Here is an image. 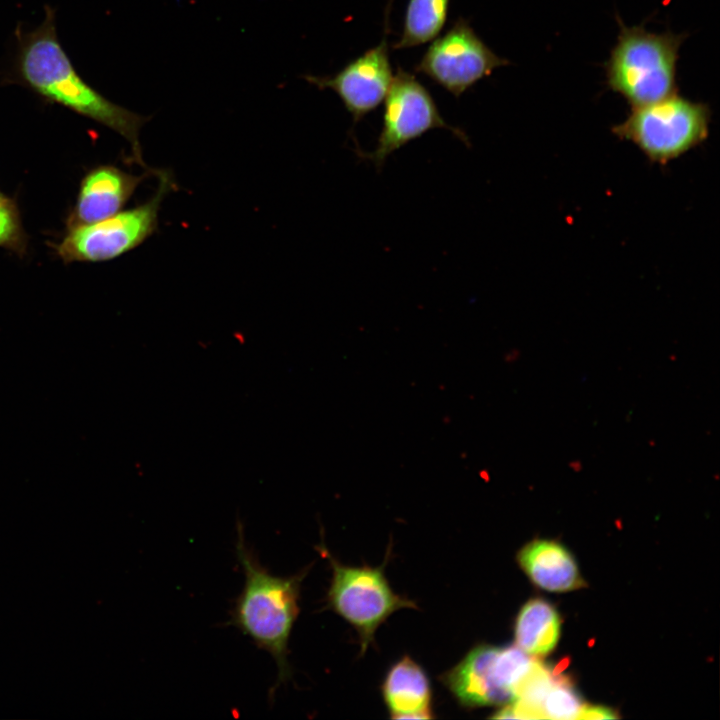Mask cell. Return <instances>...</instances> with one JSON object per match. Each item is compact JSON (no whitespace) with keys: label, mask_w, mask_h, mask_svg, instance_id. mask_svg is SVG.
Returning <instances> with one entry per match:
<instances>
[{"label":"cell","mask_w":720,"mask_h":720,"mask_svg":"<svg viewBox=\"0 0 720 720\" xmlns=\"http://www.w3.org/2000/svg\"><path fill=\"white\" fill-rule=\"evenodd\" d=\"M15 36L16 53L6 80L118 133L130 144L135 161L145 166L139 132L151 117L110 101L79 75L59 41L55 9L47 5L39 26L26 31L18 25Z\"/></svg>","instance_id":"6da1fadb"},{"label":"cell","mask_w":720,"mask_h":720,"mask_svg":"<svg viewBox=\"0 0 720 720\" xmlns=\"http://www.w3.org/2000/svg\"><path fill=\"white\" fill-rule=\"evenodd\" d=\"M237 559L244 572V586L235 599L229 625L236 627L277 665L274 691L291 679L289 640L300 612L301 584L308 568L292 576L270 573L246 545L241 522H237Z\"/></svg>","instance_id":"7a4b0ae2"},{"label":"cell","mask_w":720,"mask_h":720,"mask_svg":"<svg viewBox=\"0 0 720 720\" xmlns=\"http://www.w3.org/2000/svg\"><path fill=\"white\" fill-rule=\"evenodd\" d=\"M618 22L617 41L604 65L608 88L631 107L678 93L679 50L688 35L654 33L643 25L627 27L619 18Z\"/></svg>","instance_id":"3957f363"},{"label":"cell","mask_w":720,"mask_h":720,"mask_svg":"<svg viewBox=\"0 0 720 720\" xmlns=\"http://www.w3.org/2000/svg\"><path fill=\"white\" fill-rule=\"evenodd\" d=\"M710 122L711 109L706 103L676 93L631 107L612 132L634 144L650 162L666 165L702 144L709 135Z\"/></svg>","instance_id":"277c9868"},{"label":"cell","mask_w":720,"mask_h":720,"mask_svg":"<svg viewBox=\"0 0 720 720\" xmlns=\"http://www.w3.org/2000/svg\"><path fill=\"white\" fill-rule=\"evenodd\" d=\"M159 183L154 195L131 209L121 210L102 220L66 229L55 245L57 256L66 264L113 260L135 249L158 228V214L175 181L167 170H156Z\"/></svg>","instance_id":"5b68a950"},{"label":"cell","mask_w":720,"mask_h":720,"mask_svg":"<svg viewBox=\"0 0 720 720\" xmlns=\"http://www.w3.org/2000/svg\"><path fill=\"white\" fill-rule=\"evenodd\" d=\"M317 550L332 569L327 607L355 628L361 654L373 643L379 626L395 611L416 607L412 600L393 591L384 573V563L378 567L348 566L336 560L323 543Z\"/></svg>","instance_id":"8992f818"},{"label":"cell","mask_w":720,"mask_h":720,"mask_svg":"<svg viewBox=\"0 0 720 720\" xmlns=\"http://www.w3.org/2000/svg\"><path fill=\"white\" fill-rule=\"evenodd\" d=\"M533 660L517 646L478 644L440 679L463 707L504 706L515 699Z\"/></svg>","instance_id":"52a82bcc"},{"label":"cell","mask_w":720,"mask_h":720,"mask_svg":"<svg viewBox=\"0 0 720 720\" xmlns=\"http://www.w3.org/2000/svg\"><path fill=\"white\" fill-rule=\"evenodd\" d=\"M446 129L469 144L466 134L449 125L441 116L429 93L413 74L398 67L385 96L383 123L372 152L359 155L379 169L387 157L409 142L433 129Z\"/></svg>","instance_id":"ba28073f"},{"label":"cell","mask_w":720,"mask_h":720,"mask_svg":"<svg viewBox=\"0 0 720 720\" xmlns=\"http://www.w3.org/2000/svg\"><path fill=\"white\" fill-rule=\"evenodd\" d=\"M509 61L495 54L467 20L459 18L428 47L415 70L455 97Z\"/></svg>","instance_id":"9c48e42d"},{"label":"cell","mask_w":720,"mask_h":720,"mask_svg":"<svg viewBox=\"0 0 720 720\" xmlns=\"http://www.w3.org/2000/svg\"><path fill=\"white\" fill-rule=\"evenodd\" d=\"M381 42L349 62L333 76L304 75L319 89H331L342 100L354 122L363 119L385 99L393 79L388 53L387 17Z\"/></svg>","instance_id":"30bf717a"},{"label":"cell","mask_w":720,"mask_h":720,"mask_svg":"<svg viewBox=\"0 0 720 720\" xmlns=\"http://www.w3.org/2000/svg\"><path fill=\"white\" fill-rule=\"evenodd\" d=\"M153 171L134 175L111 164L92 167L80 181L75 202L66 218V229L93 223L121 211Z\"/></svg>","instance_id":"8fae6325"},{"label":"cell","mask_w":720,"mask_h":720,"mask_svg":"<svg viewBox=\"0 0 720 720\" xmlns=\"http://www.w3.org/2000/svg\"><path fill=\"white\" fill-rule=\"evenodd\" d=\"M517 562L529 579L549 592H567L584 587L572 554L560 543L535 539L523 546Z\"/></svg>","instance_id":"7c38bea8"},{"label":"cell","mask_w":720,"mask_h":720,"mask_svg":"<svg viewBox=\"0 0 720 720\" xmlns=\"http://www.w3.org/2000/svg\"><path fill=\"white\" fill-rule=\"evenodd\" d=\"M384 702L395 719L433 717L432 688L425 670L409 656L395 662L381 686Z\"/></svg>","instance_id":"4fadbf2b"},{"label":"cell","mask_w":720,"mask_h":720,"mask_svg":"<svg viewBox=\"0 0 720 720\" xmlns=\"http://www.w3.org/2000/svg\"><path fill=\"white\" fill-rule=\"evenodd\" d=\"M560 627V616L552 604L540 598L531 599L515 620L516 646L530 656H545L555 648Z\"/></svg>","instance_id":"5bb4252c"},{"label":"cell","mask_w":720,"mask_h":720,"mask_svg":"<svg viewBox=\"0 0 720 720\" xmlns=\"http://www.w3.org/2000/svg\"><path fill=\"white\" fill-rule=\"evenodd\" d=\"M450 0H409L401 37L394 49H405L434 40L443 29Z\"/></svg>","instance_id":"9a60e30c"},{"label":"cell","mask_w":720,"mask_h":720,"mask_svg":"<svg viewBox=\"0 0 720 720\" xmlns=\"http://www.w3.org/2000/svg\"><path fill=\"white\" fill-rule=\"evenodd\" d=\"M585 704L572 681L558 673L542 702L545 719H577Z\"/></svg>","instance_id":"2e32d148"},{"label":"cell","mask_w":720,"mask_h":720,"mask_svg":"<svg viewBox=\"0 0 720 720\" xmlns=\"http://www.w3.org/2000/svg\"><path fill=\"white\" fill-rule=\"evenodd\" d=\"M0 248L22 256L27 248V236L16 202L0 193Z\"/></svg>","instance_id":"e0dca14e"},{"label":"cell","mask_w":720,"mask_h":720,"mask_svg":"<svg viewBox=\"0 0 720 720\" xmlns=\"http://www.w3.org/2000/svg\"><path fill=\"white\" fill-rule=\"evenodd\" d=\"M617 714L608 707L584 705L577 719H615Z\"/></svg>","instance_id":"ac0fdd59"},{"label":"cell","mask_w":720,"mask_h":720,"mask_svg":"<svg viewBox=\"0 0 720 720\" xmlns=\"http://www.w3.org/2000/svg\"><path fill=\"white\" fill-rule=\"evenodd\" d=\"M570 467L573 468L575 471H579L581 469L582 465L578 461H573L570 463Z\"/></svg>","instance_id":"d6986e66"},{"label":"cell","mask_w":720,"mask_h":720,"mask_svg":"<svg viewBox=\"0 0 720 720\" xmlns=\"http://www.w3.org/2000/svg\"><path fill=\"white\" fill-rule=\"evenodd\" d=\"M0 193H1V191H0Z\"/></svg>","instance_id":"ffe728a7"}]
</instances>
